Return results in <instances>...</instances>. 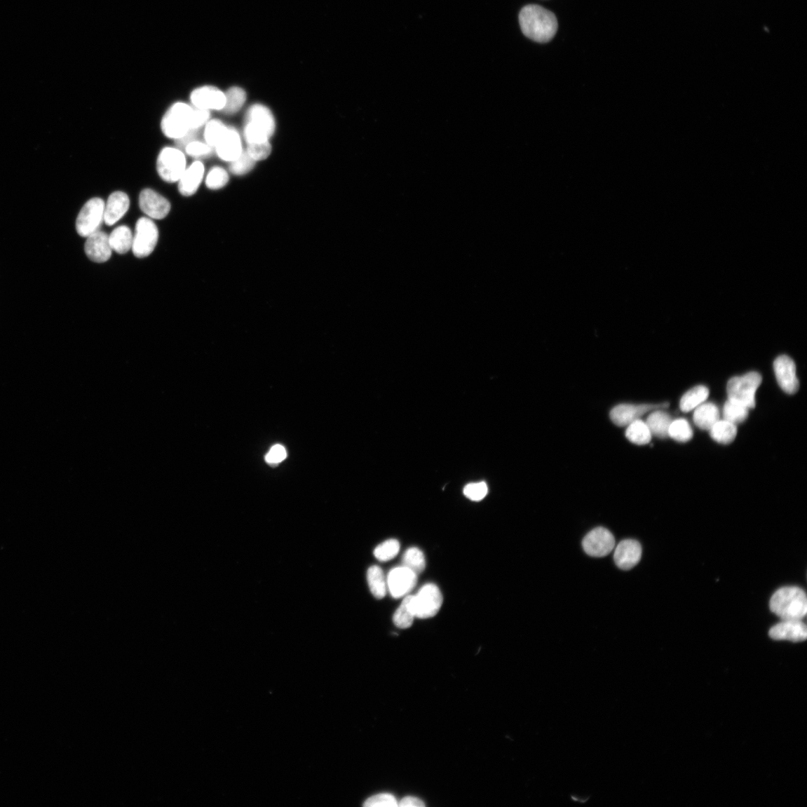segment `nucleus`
Listing matches in <instances>:
<instances>
[{
	"mask_svg": "<svg viewBox=\"0 0 807 807\" xmlns=\"http://www.w3.org/2000/svg\"><path fill=\"white\" fill-rule=\"evenodd\" d=\"M520 26L524 35L538 43L550 41L558 30V20L552 11L538 5H528L519 14Z\"/></svg>",
	"mask_w": 807,
	"mask_h": 807,
	"instance_id": "f257e3e1",
	"label": "nucleus"
},
{
	"mask_svg": "<svg viewBox=\"0 0 807 807\" xmlns=\"http://www.w3.org/2000/svg\"><path fill=\"white\" fill-rule=\"evenodd\" d=\"M770 609L782 620H801L807 613L806 595L799 587L781 588L771 597Z\"/></svg>",
	"mask_w": 807,
	"mask_h": 807,
	"instance_id": "f03ea898",
	"label": "nucleus"
},
{
	"mask_svg": "<svg viewBox=\"0 0 807 807\" xmlns=\"http://www.w3.org/2000/svg\"><path fill=\"white\" fill-rule=\"evenodd\" d=\"M276 131V120L269 109L255 104L246 116L245 138L248 144L268 142Z\"/></svg>",
	"mask_w": 807,
	"mask_h": 807,
	"instance_id": "7ed1b4c3",
	"label": "nucleus"
},
{
	"mask_svg": "<svg viewBox=\"0 0 807 807\" xmlns=\"http://www.w3.org/2000/svg\"><path fill=\"white\" fill-rule=\"evenodd\" d=\"M763 381L757 372H748L742 377L732 378L727 384L728 400L742 405L750 409L756 407V393Z\"/></svg>",
	"mask_w": 807,
	"mask_h": 807,
	"instance_id": "20e7f679",
	"label": "nucleus"
},
{
	"mask_svg": "<svg viewBox=\"0 0 807 807\" xmlns=\"http://www.w3.org/2000/svg\"><path fill=\"white\" fill-rule=\"evenodd\" d=\"M193 107L182 102L170 107L161 122V129L166 137L177 140L191 130Z\"/></svg>",
	"mask_w": 807,
	"mask_h": 807,
	"instance_id": "39448f33",
	"label": "nucleus"
},
{
	"mask_svg": "<svg viewBox=\"0 0 807 807\" xmlns=\"http://www.w3.org/2000/svg\"><path fill=\"white\" fill-rule=\"evenodd\" d=\"M187 168L186 156L177 147H166L157 157L158 175L167 183L178 182Z\"/></svg>",
	"mask_w": 807,
	"mask_h": 807,
	"instance_id": "423d86ee",
	"label": "nucleus"
},
{
	"mask_svg": "<svg viewBox=\"0 0 807 807\" xmlns=\"http://www.w3.org/2000/svg\"><path fill=\"white\" fill-rule=\"evenodd\" d=\"M105 202L100 198L88 201L78 215L76 229L79 236L88 237L100 231L104 222Z\"/></svg>",
	"mask_w": 807,
	"mask_h": 807,
	"instance_id": "0eeeda50",
	"label": "nucleus"
},
{
	"mask_svg": "<svg viewBox=\"0 0 807 807\" xmlns=\"http://www.w3.org/2000/svg\"><path fill=\"white\" fill-rule=\"evenodd\" d=\"M442 595L436 585H425L416 595L412 597L415 618L428 619L435 617L442 606Z\"/></svg>",
	"mask_w": 807,
	"mask_h": 807,
	"instance_id": "6e6552de",
	"label": "nucleus"
},
{
	"mask_svg": "<svg viewBox=\"0 0 807 807\" xmlns=\"http://www.w3.org/2000/svg\"><path fill=\"white\" fill-rule=\"evenodd\" d=\"M158 238L157 226L150 218H141L136 222L132 250L136 257H149L154 252Z\"/></svg>",
	"mask_w": 807,
	"mask_h": 807,
	"instance_id": "1a4fd4ad",
	"label": "nucleus"
},
{
	"mask_svg": "<svg viewBox=\"0 0 807 807\" xmlns=\"http://www.w3.org/2000/svg\"><path fill=\"white\" fill-rule=\"evenodd\" d=\"M669 403L660 404H620L612 409L610 417L613 424L620 427L628 426L636 420L657 409H665Z\"/></svg>",
	"mask_w": 807,
	"mask_h": 807,
	"instance_id": "9d476101",
	"label": "nucleus"
},
{
	"mask_svg": "<svg viewBox=\"0 0 807 807\" xmlns=\"http://www.w3.org/2000/svg\"><path fill=\"white\" fill-rule=\"evenodd\" d=\"M585 552L593 557L608 555L616 547V540L606 529L599 527L590 531L583 541Z\"/></svg>",
	"mask_w": 807,
	"mask_h": 807,
	"instance_id": "9b49d317",
	"label": "nucleus"
},
{
	"mask_svg": "<svg viewBox=\"0 0 807 807\" xmlns=\"http://www.w3.org/2000/svg\"><path fill=\"white\" fill-rule=\"evenodd\" d=\"M774 370L778 383L784 392L793 395L799 391L796 366L792 358L787 355L778 357L774 362Z\"/></svg>",
	"mask_w": 807,
	"mask_h": 807,
	"instance_id": "f8f14e48",
	"label": "nucleus"
},
{
	"mask_svg": "<svg viewBox=\"0 0 807 807\" xmlns=\"http://www.w3.org/2000/svg\"><path fill=\"white\" fill-rule=\"evenodd\" d=\"M140 207L149 218L156 220L165 219L170 210V202L151 189H145L140 193Z\"/></svg>",
	"mask_w": 807,
	"mask_h": 807,
	"instance_id": "ddd939ff",
	"label": "nucleus"
},
{
	"mask_svg": "<svg viewBox=\"0 0 807 807\" xmlns=\"http://www.w3.org/2000/svg\"><path fill=\"white\" fill-rule=\"evenodd\" d=\"M193 107L206 110H222L225 105V94L218 88L206 86L193 90L190 95Z\"/></svg>",
	"mask_w": 807,
	"mask_h": 807,
	"instance_id": "4468645a",
	"label": "nucleus"
},
{
	"mask_svg": "<svg viewBox=\"0 0 807 807\" xmlns=\"http://www.w3.org/2000/svg\"><path fill=\"white\" fill-rule=\"evenodd\" d=\"M417 583V575L405 567L394 568L388 577V585L393 598L399 599L410 593Z\"/></svg>",
	"mask_w": 807,
	"mask_h": 807,
	"instance_id": "2eb2a0df",
	"label": "nucleus"
},
{
	"mask_svg": "<svg viewBox=\"0 0 807 807\" xmlns=\"http://www.w3.org/2000/svg\"><path fill=\"white\" fill-rule=\"evenodd\" d=\"M768 634L771 639L776 641L801 642L807 638V628L801 620H787L771 628Z\"/></svg>",
	"mask_w": 807,
	"mask_h": 807,
	"instance_id": "dca6fc26",
	"label": "nucleus"
},
{
	"mask_svg": "<svg viewBox=\"0 0 807 807\" xmlns=\"http://www.w3.org/2000/svg\"><path fill=\"white\" fill-rule=\"evenodd\" d=\"M642 548L639 542L624 540L616 548L613 560L617 566L624 571L631 570L642 559Z\"/></svg>",
	"mask_w": 807,
	"mask_h": 807,
	"instance_id": "f3484780",
	"label": "nucleus"
},
{
	"mask_svg": "<svg viewBox=\"0 0 807 807\" xmlns=\"http://www.w3.org/2000/svg\"><path fill=\"white\" fill-rule=\"evenodd\" d=\"M87 257L93 262H107L111 256L112 250L109 244V235L98 231L87 237L85 245Z\"/></svg>",
	"mask_w": 807,
	"mask_h": 807,
	"instance_id": "a211bd4d",
	"label": "nucleus"
},
{
	"mask_svg": "<svg viewBox=\"0 0 807 807\" xmlns=\"http://www.w3.org/2000/svg\"><path fill=\"white\" fill-rule=\"evenodd\" d=\"M214 149L222 160L230 163L236 161L243 151L240 135L235 129L227 128Z\"/></svg>",
	"mask_w": 807,
	"mask_h": 807,
	"instance_id": "6ab92c4d",
	"label": "nucleus"
},
{
	"mask_svg": "<svg viewBox=\"0 0 807 807\" xmlns=\"http://www.w3.org/2000/svg\"><path fill=\"white\" fill-rule=\"evenodd\" d=\"M204 172L205 169L200 161H196L187 167L178 181L180 194L184 197L195 195L202 183Z\"/></svg>",
	"mask_w": 807,
	"mask_h": 807,
	"instance_id": "aec40b11",
	"label": "nucleus"
},
{
	"mask_svg": "<svg viewBox=\"0 0 807 807\" xmlns=\"http://www.w3.org/2000/svg\"><path fill=\"white\" fill-rule=\"evenodd\" d=\"M130 201L129 196L123 191H115L109 197L105 203L104 222L108 226H112L120 221L130 208Z\"/></svg>",
	"mask_w": 807,
	"mask_h": 807,
	"instance_id": "412c9836",
	"label": "nucleus"
},
{
	"mask_svg": "<svg viewBox=\"0 0 807 807\" xmlns=\"http://www.w3.org/2000/svg\"><path fill=\"white\" fill-rule=\"evenodd\" d=\"M694 411V415H693L694 422L699 428L703 430H710L720 420L719 409L713 403L704 402Z\"/></svg>",
	"mask_w": 807,
	"mask_h": 807,
	"instance_id": "4be33fe9",
	"label": "nucleus"
},
{
	"mask_svg": "<svg viewBox=\"0 0 807 807\" xmlns=\"http://www.w3.org/2000/svg\"><path fill=\"white\" fill-rule=\"evenodd\" d=\"M673 421L672 417L664 412V409H657L647 416L646 423L652 435L658 438H668V430Z\"/></svg>",
	"mask_w": 807,
	"mask_h": 807,
	"instance_id": "5701e85b",
	"label": "nucleus"
},
{
	"mask_svg": "<svg viewBox=\"0 0 807 807\" xmlns=\"http://www.w3.org/2000/svg\"><path fill=\"white\" fill-rule=\"evenodd\" d=\"M109 240L112 251L123 255L132 249L133 235L128 226L123 225L111 233Z\"/></svg>",
	"mask_w": 807,
	"mask_h": 807,
	"instance_id": "b1692460",
	"label": "nucleus"
},
{
	"mask_svg": "<svg viewBox=\"0 0 807 807\" xmlns=\"http://www.w3.org/2000/svg\"><path fill=\"white\" fill-rule=\"evenodd\" d=\"M710 395L707 386L699 385L687 391L679 402L681 412L688 413L694 411L698 406L706 402Z\"/></svg>",
	"mask_w": 807,
	"mask_h": 807,
	"instance_id": "393cba45",
	"label": "nucleus"
},
{
	"mask_svg": "<svg viewBox=\"0 0 807 807\" xmlns=\"http://www.w3.org/2000/svg\"><path fill=\"white\" fill-rule=\"evenodd\" d=\"M710 433L715 442L724 445H730L736 438L737 427L725 419L719 420L710 430Z\"/></svg>",
	"mask_w": 807,
	"mask_h": 807,
	"instance_id": "a878e982",
	"label": "nucleus"
},
{
	"mask_svg": "<svg viewBox=\"0 0 807 807\" xmlns=\"http://www.w3.org/2000/svg\"><path fill=\"white\" fill-rule=\"evenodd\" d=\"M652 436L649 428L641 419L629 425L626 430L627 438L634 445L639 446L648 445L651 441Z\"/></svg>",
	"mask_w": 807,
	"mask_h": 807,
	"instance_id": "bb28decb",
	"label": "nucleus"
},
{
	"mask_svg": "<svg viewBox=\"0 0 807 807\" xmlns=\"http://www.w3.org/2000/svg\"><path fill=\"white\" fill-rule=\"evenodd\" d=\"M367 582L372 595L377 599H383L386 594V585L384 574L379 566H372L367 571Z\"/></svg>",
	"mask_w": 807,
	"mask_h": 807,
	"instance_id": "cd10ccee",
	"label": "nucleus"
},
{
	"mask_svg": "<svg viewBox=\"0 0 807 807\" xmlns=\"http://www.w3.org/2000/svg\"><path fill=\"white\" fill-rule=\"evenodd\" d=\"M412 595L407 596L394 613L393 623L398 628H410L415 618L412 607Z\"/></svg>",
	"mask_w": 807,
	"mask_h": 807,
	"instance_id": "c85d7f7f",
	"label": "nucleus"
},
{
	"mask_svg": "<svg viewBox=\"0 0 807 807\" xmlns=\"http://www.w3.org/2000/svg\"><path fill=\"white\" fill-rule=\"evenodd\" d=\"M225 105L222 111L226 114H235L244 106L246 93L240 87H232L225 93Z\"/></svg>",
	"mask_w": 807,
	"mask_h": 807,
	"instance_id": "c756f323",
	"label": "nucleus"
},
{
	"mask_svg": "<svg viewBox=\"0 0 807 807\" xmlns=\"http://www.w3.org/2000/svg\"><path fill=\"white\" fill-rule=\"evenodd\" d=\"M749 414V409L737 402L727 400L723 408L724 419L735 425L745 421Z\"/></svg>",
	"mask_w": 807,
	"mask_h": 807,
	"instance_id": "7c9ffc66",
	"label": "nucleus"
},
{
	"mask_svg": "<svg viewBox=\"0 0 807 807\" xmlns=\"http://www.w3.org/2000/svg\"><path fill=\"white\" fill-rule=\"evenodd\" d=\"M403 567L411 570L417 576L422 574L426 568V558L423 552L418 548L408 549L403 555Z\"/></svg>",
	"mask_w": 807,
	"mask_h": 807,
	"instance_id": "2f4dec72",
	"label": "nucleus"
},
{
	"mask_svg": "<svg viewBox=\"0 0 807 807\" xmlns=\"http://www.w3.org/2000/svg\"><path fill=\"white\" fill-rule=\"evenodd\" d=\"M693 430L687 420H673L668 430V437L679 442H687L693 438Z\"/></svg>",
	"mask_w": 807,
	"mask_h": 807,
	"instance_id": "473e14b6",
	"label": "nucleus"
},
{
	"mask_svg": "<svg viewBox=\"0 0 807 807\" xmlns=\"http://www.w3.org/2000/svg\"><path fill=\"white\" fill-rule=\"evenodd\" d=\"M227 128L229 127L225 126L219 120L209 121L203 131L204 140H205L206 143L215 149V145L222 137Z\"/></svg>",
	"mask_w": 807,
	"mask_h": 807,
	"instance_id": "72a5a7b5",
	"label": "nucleus"
},
{
	"mask_svg": "<svg viewBox=\"0 0 807 807\" xmlns=\"http://www.w3.org/2000/svg\"><path fill=\"white\" fill-rule=\"evenodd\" d=\"M400 550V542L395 539H391L379 545L374 550V555L379 561L385 562L393 560Z\"/></svg>",
	"mask_w": 807,
	"mask_h": 807,
	"instance_id": "f704fd0d",
	"label": "nucleus"
},
{
	"mask_svg": "<svg viewBox=\"0 0 807 807\" xmlns=\"http://www.w3.org/2000/svg\"><path fill=\"white\" fill-rule=\"evenodd\" d=\"M229 181V175L221 167H214L206 177V185L212 190H219L224 187Z\"/></svg>",
	"mask_w": 807,
	"mask_h": 807,
	"instance_id": "c9c22d12",
	"label": "nucleus"
},
{
	"mask_svg": "<svg viewBox=\"0 0 807 807\" xmlns=\"http://www.w3.org/2000/svg\"><path fill=\"white\" fill-rule=\"evenodd\" d=\"M256 161L253 160L247 151H243L236 161L231 163L230 170L232 174L238 176L245 175L254 168Z\"/></svg>",
	"mask_w": 807,
	"mask_h": 807,
	"instance_id": "e433bc0d",
	"label": "nucleus"
},
{
	"mask_svg": "<svg viewBox=\"0 0 807 807\" xmlns=\"http://www.w3.org/2000/svg\"><path fill=\"white\" fill-rule=\"evenodd\" d=\"M246 151L256 162L262 161L270 156L271 146L269 141L262 143L248 144Z\"/></svg>",
	"mask_w": 807,
	"mask_h": 807,
	"instance_id": "4c0bfd02",
	"label": "nucleus"
},
{
	"mask_svg": "<svg viewBox=\"0 0 807 807\" xmlns=\"http://www.w3.org/2000/svg\"><path fill=\"white\" fill-rule=\"evenodd\" d=\"M363 806L366 807H396L399 806L396 799L391 794L384 793L374 795L368 799Z\"/></svg>",
	"mask_w": 807,
	"mask_h": 807,
	"instance_id": "58836bf2",
	"label": "nucleus"
},
{
	"mask_svg": "<svg viewBox=\"0 0 807 807\" xmlns=\"http://www.w3.org/2000/svg\"><path fill=\"white\" fill-rule=\"evenodd\" d=\"M488 488L485 482L472 483L466 486L463 494L473 501H481L487 494Z\"/></svg>",
	"mask_w": 807,
	"mask_h": 807,
	"instance_id": "ea45409f",
	"label": "nucleus"
},
{
	"mask_svg": "<svg viewBox=\"0 0 807 807\" xmlns=\"http://www.w3.org/2000/svg\"><path fill=\"white\" fill-rule=\"evenodd\" d=\"M213 147L198 140L189 144L185 149L187 154L192 157H206L210 156L214 151Z\"/></svg>",
	"mask_w": 807,
	"mask_h": 807,
	"instance_id": "a19ab883",
	"label": "nucleus"
},
{
	"mask_svg": "<svg viewBox=\"0 0 807 807\" xmlns=\"http://www.w3.org/2000/svg\"><path fill=\"white\" fill-rule=\"evenodd\" d=\"M210 119V111L193 107L191 118V129H201L203 126H205Z\"/></svg>",
	"mask_w": 807,
	"mask_h": 807,
	"instance_id": "79ce46f5",
	"label": "nucleus"
},
{
	"mask_svg": "<svg viewBox=\"0 0 807 807\" xmlns=\"http://www.w3.org/2000/svg\"><path fill=\"white\" fill-rule=\"evenodd\" d=\"M287 456L285 448L281 445H276L273 447L269 452L266 454V461L271 465H276Z\"/></svg>",
	"mask_w": 807,
	"mask_h": 807,
	"instance_id": "37998d69",
	"label": "nucleus"
},
{
	"mask_svg": "<svg viewBox=\"0 0 807 807\" xmlns=\"http://www.w3.org/2000/svg\"><path fill=\"white\" fill-rule=\"evenodd\" d=\"M200 131H201V129L200 130L191 129L187 134H185L184 136H182L181 138L175 140L176 143H177V149H179L181 151L185 150L186 147L189 144H190L192 142L198 140L197 138H198Z\"/></svg>",
	"mask_w": 807,
	"mask_h": 807,
	"instance_id": "c03bdc74",
	"label": "nucleus"
},
{
	"mask_svg": "<svg viewBox=\"0 0 807 807\" xmlns=\"http://www.w3.org/2000/svg\"><path fill=\"white\" fill-rule=\"evenodd\" d=\"M399 806H400L402 807H410V806H412V807H424V806H426V804L421 799H419L415 798V797L408 796V797L404 798L401 801Z\"/></svg>",
	"mask_w": 807,
	"mask_h": 807,
	"instance_id": "a18cd8bd",
	"label": "nucleus"
},
{
	"mask_svg": "<svg viewBox=\"0 0 807 807\" xmlns=\"http://www.w3.org/2000/svg\"><path fill=\"white\" fill-rule=\"evenodd\" d=\"M589 799H590V797H588V798H578V796H576V795H571V799H572L574 801H575V802H578V803H586V802H587V801L589 800Z\"/></svg>",
	"mask_w": 807,
	"mask_h": 807,
	"instance_id": "49530a36",
	"label": "nucleus"
}]
</instances>
